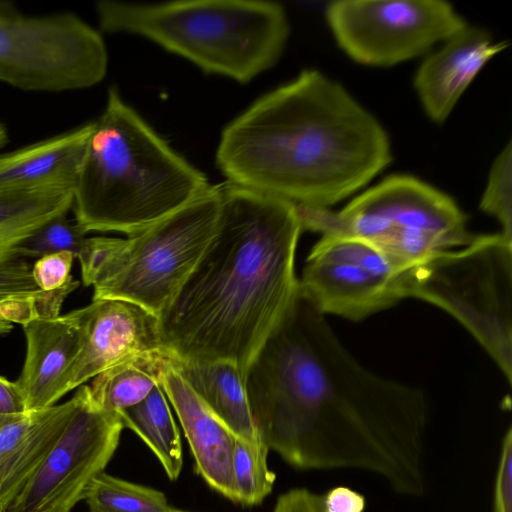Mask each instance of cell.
Masks as SVG:
<instances>
[{
  "mask_svg": "<svg viewBox=\"0 0 512 512\" xmlns=\"http://www.w3.org/2000/svg\"><path fill=\"white\" fill-rule=\"evenodd\" d=\"M244 382L261 439L289 465L361 470L424 494L425 392L363 366L298 287Z\"/></svg>",
  "mask_w": 512,
  "mask_h": 512,
  "instance_id": "cell-1",
  "label": "cell"
},
{
  "mask_svg": "<svg viewBox=\"0 0 512 512\" xmlns=\"http://www.w3.org/2000/svg\"><path fill=\"white\" fill-rule=\"evenodd\" d=\"M219 186L214 234L159 315L160 336L175 357L229 361L245 380L297 291L302 227L288 200L229 182Z\"/></svg>",
  "mask_w": 512,
  "mask_h": 512,
  "instance_id": "cell-2",
  "label": "cell"
},
{
  "mask_svg": "<svg viewBox=\"0 0 512 512\" xmlns=\"http://www.w3.org/2000/svg\"><path fill=\"white\" fill-rule=\"evenodd\" d=\"M391 159L378 120L313 69L262 95L229 122L215 154L229 183L319 208L362 188Z\"/></svg>",
  "mask_w": 512,
  "mask_h": 512,
  "instance_id": "cell-3",
  "label": "cell"
},
{
  "mask_svg": "<svg viewBox=\"0 0 512 512\" xmlns=\"http://www.w3.org/2000/svg\"><path fill=\"white\" fill-rule=\"evenodd\" d=\"M211 185L111 86L94 121L73 189L75 221L132 236L183 208Z\"/></svg>",
  "mask_w": 512,
  "mask_h": 512,
  "instance_id": "cell-4",
  "label": "cell"
},
{
  "mask_svg": "<svg viewBox=\"0 0 512 512\" xmlns=\"http://www.w3.org/2000/svg\"><path fill=\"white\" fill-rule=\"evenodd\" d=\"M100 30L143 37L205 73L246 83L274 66L290 33L284 7L251 0L95 4Z\"/></svg>",
  "mask_w": 512,
  "mask_h": 512,
  "instance_id": "cell-5",
  "label": "cell"
},
{
  "mask_svg": "<svg viewBox=\"0 0 512 512\" xmlns=\"http://www.w3.org/2000/svg\"><path fill=\"white\" fill-rule=\"evenodd\" d=\"M220 186L126 239L86 238L76 258L93 300L118 299L159 315L175 297L212 238Z\"/></svg>",
  "mask_w": 512,
  "mask_h": 512,
  "instance_id": "cell-6",
  "label": "cell"
},
{
  "mask_svg": "<svg viewBox=\"0 0 512 512\" xmlns=\"http://www.w3.org/2000/svg\"><path fill=\"white\" fill-rule=\"evenodd\" d=\"M295 206L302 231L359 239L397 271L466 246L476 236L450 196L409 175L382 180L338 211Z\"/></svg>",
  "mask_w": 512,
  "mask_h": 512,
  "instance_id": "cell-7",
  "label": "cell"
},
{
  "mask_svg": "<svg viewBox=\"0 0 512 512\" xmlns=\"http://www.w3.org/2000/svg\"><path fill=\"white\" fill-rule=\"evenodd\" d=\"M404 298L427 301L454 317L512 379V240L477 235L401 274Z\"/></svg>",
  "mask_w": 512,
  "mask_h": 512,
  "instance_id": "cell-8",
  "label": "cell"
},
{
  "mask_svg": "<svg viewBox=\"0 0 512 512\" xmlns=\"http://www.w3.org/2000/svg\"><path fill=\"white\" fill-rule=\"evenodd\" d=\"M107 68L102 34L77 14L28 15L0 0V83L28 92L72 91L100 83Z\"/></svg>",
  "mask_w": 512,
  "mask_h": 512,
  "instance_id": "cell-9",
  "label": "cell"
},
{
  "mask_svg": "<svg viewBox=\"0 0 512 512\" xmlns=\"http://www.w3.org/2000/svg\"><path fill=\"white\" fill-rule=\"evenodd\" d=\"M325 16L341 49L375 67L420 56L467 26L441 0H340L327 5Z\"/></svg>",
  "mask_w": 512,
  "mask_h": 512,
  "instance_id": "cell-10",
  "label": "cell"
},
{
  "mask_svg": "<svg viewBox=\"0 0 512 512\" xmlns=\"http://www.w3.org/2000/svg\"><path fill=\"white\" fill-rule=\"evenodd\" d=\"M75 394L77 405L57 442L3 512H72L104 472L123 425L95 402L88 385Z\"/></svg>",
  "mask_w": 512,
  "mask_h": 512,
  "instance_id": "cell-11",
  "label": "cell"
},
{
  "mask_svg": "<svg viewBox=\"0 0 512 512\" xmlns=\"http://www.w3.org/2000/svg\"><path fill=\"white\" fill-rule=\"evenodd\" d=\"M401 273L359 239L322 235L307 257L298 290L322 315L360 321L403 299Z\"/></svg>",
  "mask_w": 512,
  "mask_h": 512,
  "instance_id": "cell-12",
  "label": "cell"
},
{
  "mask_svg": "<svg viewBox=\"0 0 512 512\" xmlns=\"http://www.w3.org/2000/svg\"><path fill=\"white\" fill-rule=\"evenodd\" d=\"M81 347L66 392L134 355L164 348L159 317L125 300L97 299L79 308Z\"/></svg>",
  "mask_w": 512,
  "mask_h": 512,
  "instance_id": "cell-13",
  "label": "cell"
},
{
  "mask_svg": "<svg viewBox=\"0 0 512 512\" xmlns=\"http://www.w3.org/2000/svg\"><path fill=\"white\" fill-rule=\"evenodd\" d=\"M22 328L26 356L15 383L30 413L56 405L67 394V379L81 347L80 311L33 319Z\"/></svg>",
  "mask_w": 512,
  "mask_h": 512,
  "instance_id": "cell-14",
  "label": "cell"
},
{
  "mask_svg": "<svg viewBox=\"0 0 512 512\" xmlns=\"http://www.w3.org/2000/svg\"><path fill=\"white\" fill-rule=\"evenodd\" d=\"M507 45L467 25L427 56L417 69L414 87L428 117L444 122L477 74Z\"/></svg>",
  "mask_w": 512,
  "mask_h": 512,
  "instance_id": "cell-15",
  "label": "cell"
},
{
  "mask_svg": "<svg viewBox=\"0 0 512 512\" xmlns=\"http://www.w3.org/2000/svg\"><path fill=\"white\" fill-rule=\"evenodd\" d=\"M160 386L178 416L197 472L212 489L233 501L232 455L236 436L173 367L172 358Z\"/></svg>",
  "mask_w": 512,
  "mask_h": 512,
  "instance_id": "cell-16",
  "label": "cell"
},
{
  "mask_svg": "<svg viewBox=\"0 0 512 512\" xmlns=\"http://www.w3.org/2000/svg\"><path fill=\"white\" fill-rule=\"evenodd\" d=\"M63 404L27 413L0 427V510L3 512L53 448L75 407Z\"/></svg>",
  "mask_w": 512,
  "mask_h": 512,
  "instance_id": "cell-17",
  "label": "cell"
},
{
  "mask_svg": "<svg viewBox=\"0 0 512 512\" xmlns=\"http://www.w3.org/2000/svg\"><path fill=\"white\" fill-rule=\"evenodd\" d=\"M94 121L0 154V189H74Z\"/></svg>",
  "mask_w": 512,
  "mask_h": 512,
  "instance_id": "cell-18",
  "label": "cell"
},
{
  "mask_svg": "<svg viewBox=\"0 0 512 512\" xmlns=\"http://www.w3.org/2000/svg\"><path fill=\"white\" fill-rule=\"evenodd\" d=\"M172 365L236 437L252 442L262 440L244 379L235 364L224 360H181L172 354Z\"/></svg>",
  "mask_w": 512,
  "mask_h": 512,
  "instance_id": "cell-19",
  "label": "cell"
},
{
  "mask_svg": "<svg viewBox=\"0 0 512 512\" xmlns=\"http://www.w3.org/2000/svg\"><path fill=\"white\" fill-rule=\"evenodd\" d=\"M72 205V188L0 189V267L18 259L23 243Z\"/></svg>",
  "mask_w": 512,
  "mask_h": 512,
  "instance_id": "cell-20",
  "label": "cell"
},
{
  "mask_svg": "<svg viewBox=\"0 0 512 512\" xmlns=\"http://www.w3.org/2000/svg\"><path fill=\"white\" fill-rule=\"evenodd\" d=\"M172 358L165 348L127 358L93 378L90 391L105 411L118 414L139 403L160 385Z\"/></svg>",
  "mask_w": 512,
  "mask_h": 512,
  "instance_id": "cell-21",
  "label": "cell"
},
{
  "mask_svg": "<svg viewBox=\"0 0 512 512\" xmlns=\"http://www.w3.org/2000/svg\"><path fill=\"white\" fill-rule=\"evenodd\" d=\"M31 270L25 259L0 267V335L9 333L14 324L60 315L65 299L80 284L73 280L57 290L43 291L34 283Z\"/></svg>",
  "mask_w": 512,
  "mask_h": 512,
  "instance_id": "cell-22",
  "label": "cell"
},
{
  "mask_svg": "<svg viewBox=\"0 0 512 512\" xmlns=\"http://www.w3.org/2000/svg\"><path fill=\"white\" fill-rule=\"evenodd\" d=\"M160 385L139 403L118 413L123 428L134 431L152 450L170 480L182 470L183 456L179 430Z\"/></svg>",
  "mask_w": 512,
  "mask_h": 512,
  "instance_id": "cell-23",
  "label": "cell"
},
{
  "mask_svg": "<svg viewBox=\"0 0 512 512\" xmlns=\"http://www.w3.org/2000/svg\"><path fill=\"white\" fill-rule=\"evenodd\" d=\"M84 500L88 512H166L172 508L161 491L105 472L92 480Z\"/></svg>",
  "mask_w": 512,
  "mask_h": 512,
  "instance_id": "cell-24",
  "label": "cell"
},
{
  "mask_svg": "<svg viewBox=\"0 0 512 512\" xmlns=\"http://www.w3.org/2000/svg\"><path fill=\"white\" fill-rule=\"evenodd\" d=\"M268 446L261 440L236 437L232 455L233 502L254 506L271 493L275 474L267 463Z\"/></svg>",
  "mask_w": 512,
  "mask_h": 512,
  "instance_id": "cell-25",
  "label": "cell"
},
{
  "mask_svg": "<svg viewBox=\"0 0 512 512\" xmlns=\"http://www.w3.org/2000/svg\"><path fill=\"white\" fill-rule=\"evenodd\" d=\"M87 232L66 215L54 218L40 228L18 249L17 258H40L42 256L69 251L75 257L83 247Z\"/></svg>",
  "mask_w": 512,
  "mask_h": 512,
  "instance_id": "cell-26",
  "label": "cell"
},
{
  "mask_svg": "<svg viewBox=\"0 0 512 512\" xmlns=\"http://www.w3.org/2000/svg\"><path fill=\"white\" fill-rule=\"evenodd\" d=\"M511 146L508 142L491 166L480 209L494 217L501 226V233L512 240Z\"/></svg>",
  "mask_w": 512,
  "mask_h": 512,
  "instance_id": "cell-27",
  "label": "cell"
},
{
  "mask_svg": "<svg viewBox=\"0 0 512 512\" xmlns=\"http://www.w3.org/2000/svg\"><path fill=\"white\" fill-rule=\"evenodd\" d=\"M72 252L52 253L38 258L32 265V278L43 291H53L73 281L71 275L75 259Z\"/></svg>",
  "mask_w": 512,
  "mask_h": 512,
  "instance_id": "cell-28",
  "label": "cell"
},
{
  "mask_svg": "<svg viewBox=\"0 0 512 512\" xmlns=\"http://www.w3.org/2000/svg\"><path fill=\"white\" fill-rule=\"evenodd\" d=\"M492 512H512V429L506 431L500 448L493 487Z\"/></svg>",
  "mask_w": 512,
  "mask_h": 512,
  "instance_id": "cell-29",
  "label": "cell"
},
{
  "mask_svg": "<svg viewBox=\"0 0 512 512\" xmlns=\"http://www.w3.org/2000/svg\"><path fill=\"white\" fill-rule=\"evenodd\" d=\"M273 512H326L322 495L306 488H294L281 494Z\"/></svg>",
  "mask_w": 512,
  "mask_h": 512,
  "instance_id": "cell-30",
  "label": "cell"
},
{
  "mask_svg": "<svg viewBox=\"0 0 512 512\" xmlns=\"http://www.w3.org/2000/svg\"><path fill=\"white\" fill-rule=\"evenodd\" d=\"M326 512H364L366 501L362 494L347 487L336 486L322 495Z\"/></svg>",
  "mask_w": 512,
  "mask_h": 512,
  "instance_id": "cell-31",
  "label": "cell"
},
{
  "mask_svg": "<svg viewBox=\"0 0 512 512\" xmlns=\"http://www.w3.org/2000/svg\"><path fill=\"white\" fill-rule=\"evenodd\" d=\"M27 413L15 381L0 376V427Z\"/></svg>",
  "mask_w": 512,
  "mask_h": 512,
  "instance_id": "cell-32",
  "label": "cell"
},
{
  "mask_svg": "<svg viewBox=\"0 0 512 512\" xmlns=\"http://www.w3.org/2000/svg\"><path fill=\"white\" fill-rule=\"evenodd\" d=\"M9 141V133L6 125L0 121V149Z\"/></svg>",
  "mask_w": 512,
  "mask_h": 512,
  "instance_id": "cell-33",
  "label": "cell"
},
{
  "mask_svg": "<svg viewBox=\"0 0 512 512\" xmlns=\"http://www.w3.org/2000/svg\"><path fill=\"white\" fill-rule=\"evenodd\" d=\"M166 512H185V511H181V510H176L174 508H171L170 510L166 511Z\"/></svg>",
  "mask_w": 512,
  "mask_h": 512,
  "instance_id": "cell-34",
  "label": "cell"
},
{
  "mask_svg": "<svg viewBox=\"0 0 512 512\" xmlns=\"http://www.w3.org/2000/svg\"><path fill=\"white\" fill-rule=\"evenodd\" d=\"M0 512H1V510H0Z\"/></svg>",
  "mask_w": 512,
  "mask_h": 512,
  "instance_id": "cell-35",
  "label": "cell"
}]
</instances>
